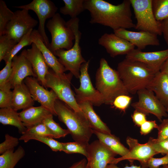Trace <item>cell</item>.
<instances>
[{
  "label": "cell",
  "instance_id": "1",
  "mask_svg": "<svg viewBox=\"0 0 168 168\" xmlns=\"http://www.w3.org/2000/svg\"><path fill=\"white\" fill-rule=\"evenodd\" d=\"M84 4L85 10L90 13L91 24H100L113 30L135 28L130 0H124L117 5L103 0H84Z\"/></svg>",
  "mask_w": 168,
  "mask_h": 168
},
{
  "label": "cell",
  "instance_id": "2",
  "mask_svg": "<svg viewBox=\"0 0 168 168\" xmlns=\"http://www.w3.org/2000/svg\"><path fill=\"white\" fill-rule=\"evenodd\" d=\"M117 71L128 92L132 94L147 89L156 74L143 63L126 58L118 64Z\"/></svg>",
  "mask_w": 168,
  "mask_h": 168
},
{
  "label": "cell",
  "instance_id": "3",
  "mask_svg": "<svg viewBox=\"0 0 168 168\" xmlns=\"http://www.w3.org/2000/svg\"><path fill=\"white\" fill-rule=\"evenodd\" d=\"M54 107L58 119L66 125L75 142L87 146L93 133L85 115L76 112L59 99L55 101Z\"/></svg>",
  "mask_w": 168,
  "mask_h": 168
},
{
  "label": "cell",
  "instance_id": "4",
  "mask_svg": "<svg viewBox=\"0 0 168 168\" xmlns=\"http://www.w3.org/2000/svg\"><path fill=\"white\" fill-rule=\"evenodd\" d=\"M96 87L102 95L104 104L112 105L115 99L129 95L117 70L111 68L104 58L100 59L96 77Z\"/></svg>",
  "mask_w": 168,
  "mask_h": 168
},
{
  "label": "cell",
  "instance_id": "5",
  "mask_svg": "<svg viewBox=\"0 0 168 168\" xmlns=\"http://www.w3.org/2000/svg\"><path fill=\"white\" fill-rule=\"evenodd\" d=\"M66 22L74 34V44L69 50L59 49L56 51L54 54L58 57L59 61L66 71H69L75 77L79 79L81 66L86 62L82 56L79 44L82 35L79 30V19L78 17L71 18Z\"/></svg>",
  "mask_w": 168,
  "mask_h": 168
},
{
  "label": "cell",
  "instance_id": "6",
  "mask_svg": "<svg viewBox=\"0 0 168 168\" xmlns=\"http://www.w3.org/2000/svg\"><path fill=\"white\" fill-rule=\"evenodd\" d=\"M73 76L70 72L67 74H58L52 69H49L45 77V88H50L55 93L59 99L76 112L84 115L79 107L76 100L75 94L71 87Z\"/></svg>",
  "mask_w": 168,
  "mask_h": 168
},
{
  "label": "cell",
  "instance_id": "7",
  "mask_svg": "<svg viewBox=\"0 0 168 168\" xmlns=\"http://www.w3.org/2000/svg\"><path fill=\"white\" fill-rule=\"evenodd\" d=\"M46 26L51 35V42L48 48L53 54L58 50H68L72 47L74 34L59 14L56 13L49 20Z\"/></svg>",
  "mask_w": 168,
  "mask_h": 168
},
{
  "label": "cell",
  "instance_id": "8",
  "mask_svg": "<svg viewBox=\"0 0 168 168\" xmlns=\"http://www.w3.org/2000/svg\"><path fill=\"white\" fill-rule=\"evenodd\" d=\"M130 0L137 20L135 29L157 35H162V22L157 21L154 16L152 0Z\"/></svg>",
  "mask_w": 168,
  "mask_h": 168
},
{
  "label": "cell",
  "instance_id": "9",
  "mask_svg": "<svg viewBox=\"0 0 168 168\" xmlns=\"http://www.w3.org/2000/svg\"><path fill=\"white\" fill-rule=\"evenodd\" d=\"M38 23L37 20L30 15L29 11L17 10L14 12L13 17L7 25L4 35L17 43Z\"/></svg>",
  "mask_w": 168,
  "mask_h": 168
},
{
  "label": "cell",
  "instance_id": "10",
  "mask_svg": "<svg viewBox=\"0 0 168 168\" xmlns=\"http://www.w3.org/2000/svg\"><path fill=\"white\" fill-rule=\"evenodd\" d=\"M90 60L82 64L80 68V82L79 87H74L75 96L77 101H87L93 105L100 106L104 104L102 95L93 86L88 69Z\"/></svg>",
  "mask_w": 168,
  "mask_h": 168
},
{
  "label": "cell",
  "instance_id": "11",
  "mask_svg": "<svg viewBox=\"0 0 168 168\" xmlns=\"http://www.w3.org/2000/svg\"><path fill=\"white\" fill-rule=\"evenodd\" d=\"M126 143L129 147L128 152L125 156L119 158H114L110 164H116L121 161L128 160L131 163L134 160L138 161L142 168H148V162L157 153L148 141L144 144H140L136 139L128 137Z\"/></svg>",
  "mask_w": 168,
  "mask_h": 168
},
{
  "label": "cell",
  "instance_id": "12",
  "mask_svg": "<svg viewBox=\"0 0 168 168\" xmlns=\"http://www.w3.org/2000/svg\"><path fill=\"white\" fill-rule=\"evenodd\" d=\"M14 7L28 11L31 10L35 13L39 20L37 30L48 48L50 43L45 32V24L47 19L52 18L56 13L58 8L54 3L49 0H33L28 4Z\"/></svg>",
  "mask_w": 168,
  "mask_h": 168
},
{
  "label": "cell",
  "instance_id": "13",
  "mask_svg": "<svg viewBox=\"0 0 168 168\" xmlns=\"http://www.w3.org/2000/svg\"><path fill=\"white\" fill-rule=\"evenodd\" d=\"M137 93L138 100L131 104L135 110L146 115L153 114L161 122L163 117L168 116L166 108L152 91L145 88L138 91Z\"/></svg>",
  "mask_w": 168,
  "mask_h": 168
},
{
  "label": "cell",
  "instance_id": "14",
  "mask_svg": "<svg viewBox=\"0 0 168 168\" xmlns=\"http://www.w3.org/2000/svg\"><path fill=\"white\" fill-rule=\"evenodd\" d=\"M24 82L28 88L34 101L49 110L53 115L57 116L54 109L55 101L58 99L54 91L48 90L41 85L37 78L32 77H26Z\"/></svg>",
  "mask_w": 168,
  "mask_h": 168
},
{
  "label": "cell",
  "instance_id": "15",
  "mask_svg": "<svg viewBox=\"0 0 168 168\" xmlns=\"http://www.w3.org/2000/svg\"><path fill=\"white\" fill-rule=\"evenodd\" d=\"M86 168H106L117 155L99 140L89 144Z\"/></svg>",
  "mask_w": 168,
  "mask_h": 168
},
{
  "label": "cell",
  "instance_id": "16",
  "mask_svg": "<svg viewBox=\"0 0 168 168\" xmlns=\"http://www.w3.org/2000/svg\"><path fill=\"white\" fill-rule=\"evenodd\" d=\"M168 58V49L152 52H143L134 49L126 55L125 58L140 62L156 73L160 71L162 64Z\"/></svg>",
  "mask_w": 168,
  "mask_h": 168
},
{
  "label": "cell",
  "instance_id": "17",
  "mask_svg": "<svg viewBox=\"0 0 168 168\" xmlns=\"http://www.w3.org/2000/svg\"><path fill=\"white\" fill-rule=\"evenodd\" d=\"M113 30L115 35L127 40L141 50L145 49L148 45L157 46L160 45L157 35L149 32L133 31L124 28Z\"/></svg>",
  "mask_w": 168,
  "mask_h": 168
},
{
  "label": "cell",
  "instance_id": "18",
  "mask_svg": "<svg viewBox=\"0 0 168 168\" xmlns=\"http://www.w3.org/2000/svg\"><path fill=\"white\" fill-rule=\"evenodd\" d=\"M98 43L104 47L112 57L118 55H127L135 47L128 41L114 33L104 34L99 39Z\"/></svg>",
  "mask_w": 168,
  "mask_h": 168
},
{
  "label": "cell",
  "instance_id": "19",
  "mask_svg": "<svg viewBox=\"0 0 168 168\" xmlns=\"http://www.w3.org/2000/svg\"><path fill=\"white\" fill-rule=\"evenodd\" d=\"M12 71L7 83L13 89L14 87L21 84L28 77L37 78L32 65L28 59L22 54L15 55L12 60Z\"/></svg>",
  "mask_w": 168,
  "mask_h": 168
},
{
  "label": "cell",
  "instance_id": "20",
  "mask_svg": "<svg viewBox=\"0 0 168 168\" xmlns=\"http://www.w3.org/2000/svg\"><path fill=\"white\" fill-rule=\"evenodd\" d=\"M21 54L30 62L39 83L45 88V77L49 67L40 50L33 43L30 48L23 50Z\"/></svg>",
  "mask_w": 168,
  "mask_h": 168
},
{
  "label": "cell",
  "instance_id": "21",
  "mask_svg": "<svg viewBox=\"0 0 168 168\" xmlns=\"http://www.w3.org/2000/svg\"><path fill=\"white\" fill-rule=\"evenodd\" d=\"M32 43H34L43 55L48 66L56 73L61 74L66 71L56 56L47 47L37 30L33 29L30 35Z\"/></svg>",
  "mask_w": 168,
  "mask_h": 168
},
{
  "label": "cell",
  "instance_id": "22",
  "mask_svg": "<svg viewBox=\"0 0 168 168\" xmlns=\"http://www.w3.org/2000/svg\"><path fill=\"white\" fill-rule=\"evenodd\" d=\"M19 114L24 125L27 128L43 123L45 119L53 114L41 105L30 107L23 110Z\"/></svg>",
  "mask_w": 168,
  "mask_h": 168
},
{
  "label": "cell",
  "instance_id": "23",
  "mask_svg": "<svg viewBox=\"0 0 168 168\" xmlns=\"http://www.w3.org/2000/svg\"><path fill=\"white\" fill-rule=\"evenodd\" d=\"M34 101L24 81L14 87L11 104L13 109L16 111L26 109L33 106Z\"/></svg>",
  "mask_w": 168,
  "mask_h": 168
},
{
  "label": "cell",
  "instance_id": "24",
  "mask_svg": "<svg viewBox=\"0 0 168 168\" xmlns=\"http://www.w3.org/2000/svg\"><path fill=\"white\" fill-rule=\"evenodd\" d=\"M147 89L155 93L166 110L168 108V74L160 71L157 73Z\"/></svg>",
  "mask_w": 168,
  "mask_h": 168
},
{
  "label": "cell",
  "instance_id": "25",
  "mask_svg": "<svg viewBox=\"0 0 168 168\" xmlns=\"http://www.w3.org/2000/svg\"><path fill=\"white\" fill-rule=\"evenodd\" d=\"M77 102L92 129L104 133H111L110 129L95 112L93 105L90 102L87 101Z\"/></svg>",
  "mask_w": 168,
  "mask_h": 168
},
{
  "label": "cell",
  "instance_id": "26",
  "mask_svg": "<svg viewBox=\"0 0 168 168\" xmlns=\"http://www.w3.org/2000/svg\"><path fill=\"white\" fill-rule=\"evenodd\" d=\"M93 133L97 136L98 140L117 155L123 156L128 152V149L121 143L119 138L114 135L104 133L93 129Z\"/></svg>",
  "mask_w": 168,
  "mask_h": 168
},
{
  "label": "cell",
  "instance_id": "27",
  "mask_svg": "<svg viewBox=\"0 0 168 168\" xmlns=\"http://www.w3.org/2000/svg\"><path fill=\"white\" fill-rule=\"evenodd\" d=\"M0 123L3 125H10L16 127L19 133L22 134L27 129L21 120L19 113L11 107L0 109Z\"/></svg>",
  "mask_w": 168,
  "mask_h": 168
},
{
  "label": "cell",
  "instance_id": "28",
  "mask_svg": "<svg viewBox=\"0 0 168 168\" xmlns=\"http://www.w3.org/2000/svg\"><path fill=\"white\" fill-rule=\"evenodd\" d=\"M14 148L7 150L0 156V168H14L24 156L25 152L21 146L14 152Z\"/></svg>",
  "mask_w": 168,
  "mask_h": 168
},
{
  "label": "cell",
  "instance_id": "29",
  "mask_svg": "<svg viewBox=\"0 0 168 168\" xmlns=\"http://www.w3.org/2000/svg\"><path fill=\"white\" fill-rule=\"evenodd\" d=\"M48 136L54 138L53 134L43 122L28 128L20 137L19 140L27 142L36 137Z\"/></svg>",
  "mask_w": 168,
  "mask_h": 168
},
{
  "label": "cell",
  "instance_id": "30",
  "mask_svg": "<svg viewBox=\"0 0 168 168\" xmlns=\"http://www.w3.org/2000/svg\"><path fill=\"white\" fill-rule=\"evenodd\" d=\"M64 6L60 8V12L64 15H69L71 18L77 16L85 10L84 0H63Z\"/></svg>",
  "mask_w": 168,
  "mask_h": 168
},
{
  "label": "cell",
  "instance_id": "31",
  "mask_svg": "<svg viewBox=\"0 0 168 168\" xmlns=\"http://www.w3.org/2000/svg\"><path fill=\"white\" fill-rule=\"evenodd\" d=\"M33 29L30 30L17 44L13 46L6 54L3 60L6 63L12 60L13 58L25 46L31 45L30 35Z\"/></svg>",
  "mask_w": 168,
  "mask_h": 168
},
{
  "label": "cell",
  "instance_id": "32",
  "mask_svg": "<svg viewBox=\"0 0 168 168\" xmlns=\"http://www.w3.org/2000/svg\"><path fill=\"white\" fill-rule=\"evenodd\" d=\"M152 6L157 21L161 22L168 18V0H152Z\"/></svg>",
  "mask_w": 168,
  "mask_h": 168
},
{
  "label": "cell",
  "instance_id": "33",
  "mask_svg": "<svg viewBox=\"0 0 168 168\" xmlns=\"http://www.w3.org/2000/svg\"><path fill=\"white\" fill-rule=\"evenodd\" d=\"M14 12L7 7L5 2L0 0V36L4 35L6 26L12 19Z\"/></svg>",
  "mask_w": 168,
  "mask_h": 168
},
{
  "label": "cell",
  "instance_id": "34",
  "mask_svg": "<svg viewBox=\"0 0 168 168\" xmlns=\"http://www.w3.org/2000/svg\"><path fill=\"white\" fill-rule=\"evenodd\" d=\"M53 115L52 114L49 116L45 119L43 122L53 134L54 138H63L68 134H70L67 129H63L54 120Z\"/></svg>",
  "mask_w": 168,
  "mask_h": 168
},
{
  "label": "cell",
  "instance_id": "35",
  "mask_svg": "<svg viewBox=\"0 0 168 168\" xmlns=\"http://www.w3.org/2000/svg\"><path fill=\"white\" fill-rule=\"evenodd\" d=\"M62 151L67 154L79 153L84 156L87 158L88 153L87 146H85L75 142H62Z\"/></svg>",
  "mask_w": 168,
  "mask_h": 168
},
{
  "label": "cell",
  "instance_id": "36",
  "mask_svg": "<svg viewBox=\"0 0 168 168\" xmlns=\"http://www.w3.org/2000/svg\"><path fill=\"white\" fill-rule=\"evenodd\" d=\"M11 87L6 85L0 88V107L1 108L11 107L12 91Z\"/></svg>",
  "mask_w": 168,
  "mask_h": 168
},
{
  "label": "cell",
  "instance_id": "37",
  "mask_svg": "<svg viewBox=\"0 0 168 168\" xmlns=\"http://www.w3.org/2000/svg\"><path fill=\"white\" fill-rule=\"evenodd\" d=\"M148 142L157 154H168V138L163 140H159L157 138L150 137Z\"/></svg>",
  "mask_w": 168,
  "mask_h": 168
},
{
  "label": "cell",
  "instance_id": "38",
  "mask_svg": "<svg viewBox=\"0 0 168 168\" xmlns=\"http://www.w3.org/2000/svg\"><path fill=\"white\" fill-rule=\"evenodd\" d=\"M17 44L5 35L0 36V62L7 53Z\"/></svg>",
  "mask_w": 168,
  "mask_h": 168
},
{
  "label": "cell",
  "instance_id": "39",
  "mask_svg": "<svg viewBox=\"0 0 168 168\" xmlns=\"http://www.w3.org/2000/svg\"><path fill=\"white\" fill-rule=\"evenodd\" d=\"M54 138L48 136L36 137L32 139L41 142L47 145L53 151H62V142L54 140Z\"/></svg>",
  "mask_w": 168,
  "mask_h": 168
},
{
  "label": "cell",
  "instance_id": "40",
  "mask_svg": "<svg viewBox=\"0 0 168 168\" xmlns=\"http://www.w3.org/2000/svg\"><path fill=\"white\" fill-rule=\"evenodd\" d=\"M132 99L129 95H121L115 99L112 105L124 112L129 106Z\"/></svg>",
  "mask_w": 168,
  "mask_h": 168
},
{
  "label": "cell",
  "instance_id": "41",
  "mask_svg": "<svg viewBox=\"0 0 168 168\" xmlns=\"http://www.w3.org/2000/svg\"><path fill=\"white\" fill-rule=\"evenodd\" d=\"M19 139L6 134L5 141L0 144V154L1 155L10 149L14 148L19 143Z\"/></svg>",
  "mask_w": 168,
  "mask_h": 168
},
{
  "label": "cell",
  "instance_id": "42",
  "mask_svg": "<svg viewBox=\"0 0 168 168\" xmlns=\"http://www.w3.org/2000/svg\"><path fill=\"white\" fill-rule=\"evenodd\" d=\"M12 71V60L6 63L4 67L0 71V87L7 83Z\"/></svg>",
  "mask_w": 168,
  "mask_h": 168
},
{
  "label": "cell",
  "instance_id": "43",
  "mask_svg": "<svg viewBox=\"0 0 168 168\" xmlns=\"http://www.w3.org/2000/svg\"><path fill=\"white\" fill-rule=\"evenodd\" d=\"M166 165H168V154L161 158H151L148 162L147 167L159 168L160 166Z\"/></svg>",
  "mask_w": 168,
  "mask_h": 168
},
{
  "label": "cell",
  "instance_id": "44",
  "mask_svg": "<svg viewBox=\"0 0 168 168\" xmlns=\"http://www.w3.org/2000/svg\"><path fill=\"white\" fill-rule=\"evenodd\" d=\"M158 136L156 138L159 140H163L168 138V118L162 119L158 125Z\"/></svg>",
  "mask_w": 168,
  "mask_h": 168
},
{
  "label": "cell",
  "instance_id": "45",
  "mask_svg": "<svg viewBox=\"0 0 168 168\" xmlns=\"http://www.w3.org/2000/svg\"><path fill=\"white\" fill-rule=\"evenodd\" d=\"M158 125L155 120H147L140 127V133L142 135H146L154 128H157Z\"/></svg>",
  "mask_w": 168,
  "mask_h": 168
},
{
  "label": "cell",
  "instance_id": "46",
  "mask_svg": "<svg viewBox=\"0 0 168 168\" xmlns=\"http://www.w3.org/2000/svg\"><path fill=\"white\" fill-rule=\"evenodd\" d=\"M146 115L144 113L135 110L131 115V117L134 124L137 126L140 127L147 120Z\"/></svg>",
  "mask_w": 168,
  "mask_h": 168
},
{
  "label": "cell",
  "instance_id": "47",
  "mask_svg": "<svg viewBox=\"0 0 168 168\" xmlns=\"http://www.w3.org/2000/svg\"><path fill=\"white\" fill-rule=\"evenodd\" d=\"M162 24V35L168 46V18L161 21Z\"/></svg>",
  "mask_w": 168,
  "mask_h": 168
},
{
  "label": "cell",
  "instance_id": "48",
  "mask_svg": "<svg viewBox=\"0 0 168 168\" xmlns=\"http://www.w3.org/2000/svg\"><path fill=\"white\" fill-rule=\"evenodd\" d=\"M87 160L83 158L80 161L73 164L68 168H86Z\"/></svg>",
  "mask_w": 168,
  "mask_h": 168
},
{
  "label": "cell",
  "instance_id": "49",
  "mask_svg": "<svg viewBox=\"0 0 168 168\" xmlns=\"http://www.w3.org/2000/svg\"><path fill=\"white\" fill-rule=\"evenodd\" d=\"M106 168H142L140 166H137L132 165L130 166H128L126 165L124 167L120 168L118 167L116 164H110L108 165ZM160 168V167L159 168Z\"/></svg>",
  "mask_w": 168,
  "mask_h": 168
},
{
  "label": "cell",
  "instance_id": "50",
  "mask_svg": "<svg viewBox=\"0 0 168 168\" xmlns=\"http://www.w3.org/2000/svg\"><path fill=\"white\" fill-rule=\"evenodd\" d=\"M160 71L168 74V58L161 66Z\"/></svg>",
  "mask_w": 168,
  "mask_h": 168
},
{
  "label": "cell",
  "instance_id": "51",
  "mask_svg": "<svg viewBox=\"0 0 168 168\" xmlns=\"http://www.w3.org/2000/svg\"><path fill=\"white\" fill-rule=\"evenodd\" d=\"M161 168H168V165H163L162 167H161Z\"/></svg>",
  "mask_w": 168,
  "mask_h": 168
},
{
  "label": "cell",
  "instance_id": "52",
  "mask_svg": "<svg viewBox=\"0 0 168 168\" xmlns=\"http://www.w3.org/2000/svg\"><path fill=\"white\" fill-rule=\"evenodd\" d=\"M166 111L167 112H168V108L166 109Z\"/></svg>",
  "mask_w": 168,
  "mask_h": 168
},
{
  "label": "cell",
  "instance_id": "53",
  "mask_svg": "<svg viewBox=\"0 0 168 168\" xmlns=\"http://www.w3.org/2000/svg\"><path fill=\"white\" fill-rule=\"evenodd\" d=\"M160 168H161V167H160Z\"/></svg>",
  "mask_w": 168,
  "mask_h": 168
}]
</instances>
